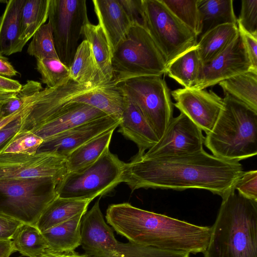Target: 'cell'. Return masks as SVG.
Wrapping results in <instances>:
<instances>
[{
	"instance_id": "1",
	"label": "cell",
	"mask_w": 257,
	"mask_h": 257,
	"mask_svg": "<svg viewBox=\"0 0 257 257\" xmlns=\"http://www.w3.org/2000/svg\"><path fill=\"white\" fill-rule=\"evenodd\" d=\"M237 161L219 158L204 149L192 154L146 158L137 154L124 163L122 182L132 192L140 188L184 190L199 189L224 197L243 173Z\"/></svg>"
},
{
	"instance_id": "2",
	"label": "cell",
	"mask_w": 257,
	"mask_h": 257,
	"mask_svg": "<svg viewBox=\"0 0 257 257\" xmlns=\"http://www.w3.org/2000/svg\"><path fill=\"white\" fill-rule=\"evenodd\" d=\"M105 218L117 233L129 241L168 250L203 253L211 228L195 225L145 210L128 203L108 207Z\"/></svg>"
},
{
	"instance_id": "3",
	"label": "cell",
	"mask_w": 257,
	"mask_h": 257,
	"mask_svg": "<svg viewBox=\"0 0 257 257\" xmlns=\"http://www.w3.org/2000/svg\"><path fill=\"white\" fill-rule=\"evenodd\" d=\"M211 228L204 257H257V201L229 192Z\"/></svg>"
},
{
	"instance_id": "4",
	"label": "cell",
	"mask_w": 257,
	"mask_h": 257,
	"mask_svg": "<svg viewBox=\"0 0 257 257\" xmlns=\"http://www.w3.org/2000/svg\"><path fill=\"white\" fill-rule=\"evenodd\" d=\"M223 106L204 144L212 155L239 162L257 154V112L224 94Z\"/></svg>"
},
{
	"instance_id": "5",
	"label": "cell",
	"mask_w": 257,
	"mask_h": 257,
	"mask_svg": "<svg viewBox=\"0 0 257 257\" xmlns=\"http://www.w3.org/2000/svg\"><path fill=\"white\" fill-rule=\"evenodd\" d=\"M112 83L117 85L128 79L166 74L167 65L149 33L132 25L112 53Z\"/></svg>"
},
{
	"instance_id": "6",
	"label": "cell",
	"mask_w": 257,
	"mask_h": 257,
	"mask_svg": "<svg viewBox=\"0 0 257 257\" xmlns=\"http://www.w3.org/2000/svg\"><path fill=\"white\" fill-rule=\"evenodd\" d=\"M52 178L0 179V213L36 225L43 212L57 196Z\"/></svg>"
},
{
	"instance_id": "7",
	"label": "cell",
	"mask_w": 257,
	"mask_h": 257,
	"mask_svg": "<svg viewBox=\"0 0 257 257\" xmlns=\"http://www.w3.org/2000/svg\"><path fill=\"white\" fill-rule=\"evenodd\" d=\"M124 163L108 149L92 164L68 173L56 185L57 195L91 201L122 183Z\"/></svg>"
},
{
	"instance_id": "8",
	"label": "cell",
	"mask_w": 257,
	"mask_h": 257,
	"mask_svg": "<svg viewBox=\"0 0 257 257\" xmlns=\"http://www.w3.org/2000/svg\"><path fill=\"white\" fill-rule=\"evenodd\" d=\"M145 27L167 65L197 46L198 36L161 1L143 0Z\"/></svg>"
},
{
	"instance_id": "9",
	"label": "cell",
	"mask_w": 257,
	"mask_h": 257,
	"mask_svg": "<svg viewBox=\"0 0 257 257\" xmlns=\"http://www.w3.org/2000/svg\"><path fill=\"white\" fill-rule=\"evenodd\" d=\"M117 85L139 108L160 140L173 117L174 105L165 80L159 76H141Z\"/></svg>"
},
{
	"instance_id": "10",
	"label": "cell",
	"mask_w": 257,
	"mask_h": 257,
	"mask_svg": "<svg viewBox=\"0 0 257 257\" xmlns=\"http://www.w3.org/2000/svg\"><path fill=\"white\" fill-rule=\"evenodd\" d=\"M48 23L59 60L69 68L83 26L89 22L85 0H50Z\"/></svg>"
},
{
	"instance_id": "11",
	"label": "cell",
	"mask_w": 257,
	"mask_h": 257,
	"mask_svg": "<svg viewBox=\"0 0 257 257\" xmlns=\"http://www.w3.org/2000/svg\"><path fill=\"white\" fill-rule=\"evenodd\" d=\"M67 174L65 159L51 154H0V179L49 177L58 184Z\"/></svg>"
},
{
	"instance_id": "12",
	"label": "cell",
	"mask_w": 257,
	"mask_h": 257,
	"mask_svg": "<svg viewBox=\"0 0 257 257\" xmlns=\"http://www.w3.org/2000/svg\"><path fill=\"white\" fill-rule=\"evenodd\" d=\"M204 142L202 130L180 112L172 118L159 141L140 155L146 158H160L192 154L203 150Z\"/></svg>"
},
{
	"instance_id": "13",
	"label": "cell",
	"mask_w": 257,
	"mask_h": 257,
	"mask_svg": "<svg viewBox=\"0 0 257 257\" xmlns=\"http://www.w3.org/2000/svg\"><path fill=\"white\" fill-rule=\"evenodd\" d=\"M173 105L206 135L215 125L223 106V98L212 90L179 88L171 92Z\"/></svg>"
},
{
	"instance_id": "14",
	"label": "cell",
	"mask_w": 257,
	"mask_h": 257,
	"mask_svg": "<svg viewBox=\"0 0 257 257\" xmlns=\"http://www.w3.org/2000/svg\"><path fill=\"white\" fill-rule=\"evenodd\" d=\"M250 70H252L251 64L239 34L224 51L202 65L199 81L192 89H205Z\"/></svg>"
},
{
	"instance_id": "15",
	"label": "cell",
	"mask_w": 257,
	"mask_h": 257,
	"mask_svg": "<svg viewBox=\"0 0 257 257\" xmlns=\"http://www.w3.org/2000/svg\"><path fill=\"white\" fill-rule=\"evenodd\" d=\"M120 120L105 116L84 123L44 140L37 153H48L66 159L80 146L113 127Z\"/></svg>"
},
{
	"instance_id": "16",
	"label": "cell",
	"mask_w": 257,
	"mask_h": 257,
	"mask_svg": "<svg viewBox=\"0 0 257 257\" xmlns=\"http://www.w3.org/2000/svg\"><path fill=\"white\" fill-rule=\"evenodd\" d=\"M80 245L88 257H113L117 255L112 229L106 223L99 200L82 216L80 226Z\"/></svg>"
},
{
	"instance_id": "17",
	"label": "cell",
	"mask_w": 257,
	"mask_h": 257,
	"mask_svg": "<svg viewBox=\"0 0 257 257\" xmlns=\"http://www.w3.org/2000/svg\"><path fill=\"white\" fill-rule=\"evenodd\" d=\"M105 116L107 115L103 112L89 105L68 102L30 131L44 141L65 131Z\"/></svg>"
},
{
	"instance_id": "18",
	"label": "cell",
	"mask_w": 257,
	"mask_h": 257,
	"mask_svg": "<svg viewBox=\"0 0 257 257\" xmlns=\"http://www.w3.org/2000/svg\"><path fill=\"white\" fill-rule=\"evenodd\" d=\"M98 24L102 28L112 53L132 26L118 0H93Z\"/></svg>"
},
{
	"instance_id": "19",
	"label": "cell",
	"mask_w": 257,
	"mask_h": 257,
	"mask_svg": "<svg viewBox=\"0 0 257 257\" xmlns=\"http://www.w3.org/2000/svg\"><path fill=\"white\" fill-rule=\"evenodd\" d=\"M118 126L120 133L137 145L138 154L144 153L146 150L159 141L144 116L127 97L125 106Z\"/></svg>"
},
{
	"instance_id": "20",
	"label": "cell",
	"mask_w": 257,
	"mask_h": 257,
	"mask_svg": "<svg viewBox=\"0 0 257 257\" xmlns=\"http://www.w3.org/2000/svg\"><path fill=\"white\" fill-rule=\"evenodd\" d=\"M81 34L90 44L99 71L100 85L112 83V51L101 27L90 22L82 27Z\"/></svg>"
},
{
	"instance_id": "21",
	"label": "cell",
	"mask_w": 257,
	"mask_h": 257,
	"mask_svg": "<svg viewBox=\"0 0 257 257\" xmlns=\"http://www.w3.org/2000/svg\"><path fill=\"white\" fill-rule=\"evenodd\" d=\"M24 0H10L0 17V54L9 56L23 49L20 41L21 12Z\"/></svg>"
},
{
	"instance_id": "22",
	"label": "cell",
	"mask_w": 257,
	"mask_h": 257,
	"mask_svg": "<svg viewBox=\"0 0 257 257\" xmlns=\"http://www.w3.org/2000/svg\"><path fill=\"white\" fill-rule=\"evenodd\" d=\"M90 202L57 196L43 212L36 226L43 232L78 214L86 213Z\"/></svg>"
},
{
	"instance_id": "23",
	"label": "cell",
	"mask_w": 257,
	"mask_h": 257,
	"mask_svg": "<svg viewBox=\"0 0 257 257\" xmlns=\"http://www.w3.org/2000/svg\"><path fill=\"white\" fill-rule=\"evenodd\" d=\"M236 24L218 26L200 36L197 48L202 64L206 63L224 51L238 37Z\"/></svg>"
},
{
	"instance_id": "24",
	"label": "cell",
	"mask_w": 257,
	"mask_h": 257,
	"mask_svg": "<svg viewBox=\"0 0 257 257\" xmlns=\"http://www.w3.org/2000/svg\"><path fill=\"white\" fill-rule=\"evenodd\" d=\"M85 213L78 214L42 232L48 243V249L55 252H69L80 246V223Z\"/></svg>"
},
{
	"instance_id": "25",
	"label": "cell",
	"mask_w": 257,
	"mask_h": 257,
	"mask_svg": "<svg viewBox=\"0 0 257 257\" xmlns=\"http://www.w3.org/2000/svg\"><path fill=\"white\" fill-rule=\"evenodd\" d=\"M202 65L197 45L170 63L166 74L184 88H193L199 81Z\"/></svg>"
},
{
	"instance_id": "26",
	"label": "cell",
	"mask_w": 257,
	"mask_h": 257,
	"mask_svg": "<svg viewBox=\"0 0 257 257\" xmlns=\"http://www.w3.org/2000/svg\"><path fill=\"white\" fill-rule=\"evenodd\" d=\"M115 127L87 141L65 159L67 173L83 168L95 162L107 149Z\"/></svg>"
},
{
	"instance_id": "27",
	"label": "cell",
	"mask_w": 257,
	"mask_h": 257,
	"mask_svg": "<svg viewBox=\"0 0 257 257\" xmlns=\"http://www.w3.org/2000/svg\"><path fill=\"white\" fill-rule=\"evenodd\" d=\"M70 79L91 87L99 86L98 69L90 43L86 40L79 44L69 67Z\"/></svg>"
},
{
	"instance_id": "28",
	"label": "cell",
	"mask_w": 257,
	"mask_h": 257,
	"mask_svg": "<svg viewBox=\"0 0 257 257\" xmlns=\"http://www.w3.org/2000/svg\"><path fill=\"white\" fill-rule=\"evenodd\" d=\"M198 8L202 23L200 36L220 25H237L232 0H198Z\"/></svg>"
},
{
	"instance_id": "29",
	"label": "cell",
	"mask_w": 257,
	"mask_h": 257,
	"mask_svg": "<svg viewBox=\"0 0 257 257\" xmlns=\"http://www.w3.org/2000/svg\"><path fill=\"white\" fill-rule=\"evenodd\" d=\"M227 94L257 112V72L250 70L220 82Z\"/></svg>"
},
{
	"instance_id": "30",
	"label": "cell",
	"mask_w": 257,
	"mask_h": 257,
	"mask_svg": "<svg viewBox=\"0 0 257 257\" xmlns=\"http://www.w3.org/2000/svg\"><path fill=\"white\" fill-rule=\"evenodd\" d=\"M50 0H24L21 12L20 41L23 48L48 19Z\"/></svg>"
},
{
	"instance_id": "31",
	"label": "cell",
	"mask_w": 257,
	"mask_h": 257,
	"mask_svg": "<svg viewBox=\"0 0 257 257\" xmlns=\"http://www.w3.org/2000/svg\"><path fill=\"white\" fill-rule=\"evenodd\" d=\"M12 241L16 250L28 257H39L48 249V243L36 226L22 224Z\"/></svg>"
},
{
	"instance_id": "32",
	"label": "cell",
	"mask_w": 257,
	"mask_h": 257,
	"mask_svg": "<svg viewBox=\"0 0 257 257\" xmlns=\"http://www.w3.org/2000/svg\"><path fill=\"white\" fill-rule=\"evenodd\" d=\"M168 9L198 37L202 33L198 0H161Z\"/></svg>"
},
{
	"instance_id": "33",
	"label": "cell",
	"mask_w": 257,
	"mask_h": 257,
	"mask_svg": "<svg viewBox=\"0 0 257 257\" xmlns=\"http://www.w3.org/2000/svg\"><path fill=\"white\" fill-rule=\"evenodd\" d=\"M37 69L42 82L48 88H54L66 83L70 79L69 68L59 58H45L37 59Z\"/></svg>"
},
{
	"instance_id": "34",
	"label": "cell",
	"mask_w": 257,
	"mask_h": 257,
	"mask_svg": "<svg viewBox=\"0 0 257 257\" xmlns=\"http://www.w3.org/2000/svg\"><path fill=\"white\" fill-rule=\"evenodd\" d=\"M27 53L36 60L45 58H59L49 23L42 25L34 34L28 46Z\"/></svg>"
},
{
	"instance_id": "35",
	"label": "cell",
	"mask_w": 257,
	"mask_h": 257,
	"mask_svg": "<svg viewBox=\"0 0 257 257\" xmlns=\"http://www.w3.org/2000/svg\"><path fill=\"white\" fill-rule=\"evenodd\" d=\"M117 255L113 257H189L186 252L163 250L128 241H118Z\"/></svg>"
},
{
	"instance_id": "36",
	"label": "cell",
	"mask_w": 257,
	"mask_h": 257,
	"mask_svg": "<svg viewBox=\"0 0 257 257\" xmlns=\"http://www.w3.org/2000/svg\"><path fill=\"white\" fill-rule=\"evenodd\" d=\"M43 141V139L31 131L18 132L1 149L0 154H35Z\"/></svg>"
},
{
	"instance_id": "37",
	"label": "cell",
	"mask_w": 257,
	"mask_h": 257,
	"mask_svg": "<svg viewBox=\"0 0 257 257\" xmlns=\"http://www.w3.org/2000/svg\"><path fill=\"white\" fill-rule=\"evenodd\" d=\"M43 89L41 83L28 80L15 96L0 105L3 116H7L20 109L33 96Z\"/></svg>"
},
{
	"instance_id": "38",
	"label": "cell",
	"mask_w": 257,
	"mask_h": 257,
	"mask_svg": "<svg viewBox=\"0 0 257 257\" xmlns=\"http://www.w3.org/2000/svg\"><path fill=\"white\" fill-rule=\"evenodd\" d=\"M237 25L257 36V0H242Z\"/></svg>"
},
{
	"instance_id": "39",
	"label": "cell",
	"mask_w": 257,
	"mask_h": 257,
	"mask_svg": "<svg viewBox=\"0 0 257 257\" xmlns=\"http://www.w3.org/2000/svg\"><path fill=\"white\" fill-rule=\"evenodd\" d=\"M234 189L242 196L257 201V170L244 171Z\"/></svg>"
},
{
	"instance_id": "40",
	"label": "cell",
	"mask_w": 257,
	"mask_h": 257,
	"mask_svg": "<svg viewBox=\"0 0 257 257\" xmlns=\"http://www.w3.org/2000/svg\"><path fill=\"white\" fill-rule=\"evenodd\" d=\"M132 25L136 24L144 28V11L143 0H118Z\"/></svg>"
},
{
	"instance_id": "41",
	"label": "cell",
	"mask_w": 257,
	"mask_h": 257,
	"mask_svg": "<svg viewBox=\"0 0 257 257\" xmlns=\"http://www.w3.org/2000/svg\"><path fill=\"white\" fill-rule=\"evenodd\" d=\"M237 27L252 70L257 72V36L247 33L239 26Z\"/></svg>"
},
{
	"instance_id": "42",
	"label": "cell",
	"mask_w": 257,
	"mask_h": 257,
	"mask_svg": "<svg viewBox=\"0 0 257 257\" xmlns=\"http://www.w3.org/2000/svg\"><path fill=\"white\" fill-rule=\"evenodd\" d=\"M22 86L17 80L0 76V105L13 98Z\"/></svg>"
},
{
	"instance_id": "43",
	"label": "cell",
	"mask_w": 257,
	"mask_h": 257,
	"mask_svg": "<svg viewBox=\"0 0 257 257\" xmlns=\"http://www.w3.org/2000/svg\"><path fill=\"white\" fill-rule=\"evenodd\" d=\"M22 224L19 220L0 213V240H12L16 231Z\"/></svg>"
},
{
	"instance_id": "44",
	"label": "cell",
	"mask_w": 257,
	"mask_h": 257,
	"mask_svg": "<svg viewBox=\"0 0 257 257\" xmlns=\"http://www.w3.org/2000/svg\"><path fill=\"white\" fill-rule=\"evenodd\" d=\"M21 114L0 129V151L19 131L21 125Z\"/></svg>"
},
{
	"instance_id": "45",
	"label": "cell",
	"mask_w": 257,
	"mask_h": 257,
	"mask_svg": "<svg viewBox=\"0 0 257 257\" xmlns=\"http://www.w3.org/2000/svg\"><path fill=\"white\" fill-rule=\"evenodd\" d=\"M18 72L8 59L0 54V76L10 78L17 75Z\"/></svg>"
},
{
	"instance_id": "46",
	"label": "cell",
	"mask_w": 257,
	"mask_h": 257,
	"mask_svg": "<svg viewBox=\"0 0 257 257\" xmlns=\"http://www.w3.org/2000/svg\"><path fill=\"white\" fill-rule=\"evenodd\" d=\"M39 257H88L86 254H80L74 251L69 252H55L47 249L45 252Z\"/></svg>"
},
{
	"instance_id": "47",
	"label": "cell",
	"mask_w": 257,
	"mask_h": 257,
	"mask_svg": "<svg viewBox=\"0 0 257 257\" xmlns=\"http://www.w3.org/2000/svg\"><path fill=\"white\" fill-rule=\"evenodd\" d=\"M16 251L12 240H0V257H10Z\"/></svg>"
},
{
	"instance_id": "48",
	"label": "cell",
	"mask_w": 257,
	"mask_h": 257,
	"mask_svg": "<svg viewBox=\"0 0 257 257\" xmlns=\"http://www.w3.org/2000/svg\"><path fill=\"white\" fill-rule=\"evenodd\" d=\"M23 106L16 112L7 116H3L0 112V129L3 127L4 126H5L6 124L9 123L13 120L18 117L20 115L22 111Z\"/></svg>"
},
{
	"instance_id": "49",
	"label": "cell",
	"mask_w": 257,
	"mask_h": 257,
	"mask_svg": "<svg viewBox=\"0 0 257 257\" xmlns=\"http://www.w3.org/2000/svg\"><path fill=\"white\" fill-rule=\"evenodd\" d=\"M20 257V256H19Z\"/></svg>"
}]
</instances>
